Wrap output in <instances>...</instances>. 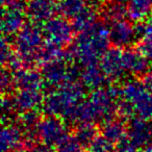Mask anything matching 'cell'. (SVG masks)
Masks as SVG:
<instances>
[{
  "instance_id": "13",
  "label": "cell",
  "mask_w": 152,
  "mask_h": 152,
  "mask_svg": "<svg viewBox=\"0 0 152 152\" xmlns=\"http://www.w3.org/2000/svg\"><path fill=\"white\" fill-rule=\"evenodd\" d=\"M85 1L90 7L94 10H98L106 7V3H107L108 0H85Z\"/></svg>"
},
{
  "instance_id": "2",
  "label": "cell",
  "mask_w": 152,
  "mask_h": 152,
  "mask_svg": "<svg viewBox=\"0 0 152 152\" xmlns=\"http://www.w3.org/2000/svg\"><path fill=\"white\" fill-rule=\"evenodd\" d=\"M74 31L75 29L71 22L61 16H55L43 26V34L47 43H50L56 47L71 42Z\"/></svg>"
},
{
  "instance_id": "5",
  "label": "cell",
  "mask_w": 152,
  "mask_h": 152,
  "mask_svg": "<svg viewBox=\"0 0 152 152\" xmlns=\"http://www.w3.org/2000/svg\"><path fill=\"white\" fill-rule=\"evenodd\" d=\"M43 29L38 24H27L18 32L16 43L21 53H30L42 48Z\"/></svg>"
},
{
  "instance_id": "4",
  "label": "cell",
  "mask_w": 152,
  "mask_h": 152,
  "mask_svg": "<svg viewBox=\"0 0 152 152\" xmlns=\"http://www.w3.org/2000/svg\"><path fill=\"white\" fill-rule=\"evenodd\" d=\"M107 27L110 32V41L116 46H128L139 34L137 28L133 26L132 21L128 17L110 21Z\"/></svg>"
},
{
  "instance_id": "12",
  "label": "cell",
  "mask_w": 152,
  "mask_h": 152,
  "mask_svg": "<svg viewBox=\"0 0 152 152\" xmlns=\"http://www.w3.org/2000/svg\"><path fill=\"white\" fill-rule=\"evenodd\" d=\"M92 152H110L108 148V143L105 140H101L92 143Z\"/></svg>"
},
{
  "instance_id": "14",
  "label": "cell",
  "mask_w": 152,
  "mask_h": 152,
  "mask_svg": "<svg viewBox=\"0 0 152 152\" xmlns=\"http://www.w3.org/2000/svg\"><path fill=\"white\" fill-rule=\"evenodd\" d=\"M128 0H115V2L121 3V4H125V2H127Z\"/></svg>"
},
{
  "instance_id": "9",
  "label": "cell",
  "mask_w": 152,
  "mask_h": 152,
  "mask_svg": "<svg viewBox=\"0 0 152 152\" xmlns=\"http://www.w3.org/2000/svg\"><path fill=\"white\" fill-rule=\"evenodd\" d=\"M96 10L92 9L88 5L78 16H76L71 21L74 29L78 31H85V30L91 28L93 25H95L96 22Z\"/></svg>"
},
{
  "instance_id": "7",
  "label": "cell",
  "mask_w": 152,
  "mask_h": 152,
  "mask_svg": "<svg viewBox=\"0 0 152 152\" xmlns=\"http://www.w3.org/2000/svg\"><path fill=\"white\" fill-rule=\"evenodd\" d=\"M127 17L139 22L147 19L152 12V0H128L126 2Z\"/></svg>"
},
{
  "instance_id": "10",
  "label": "cell",
  "mask_w": 152,
  "mask_h": 152,
  "mask_svg": "<svg viewBox=\"0 0 152 152\" xmlns=\"http://www.w3.org/2000/svg\"><path fill=\"white\" fill-rule=\"evenodd\" d=\"M140 52L144 57L152 61V34L143 37L140 45Z\"/></svg>"
},
{
  "instance_id": "6",
  "label": "cell",
  "mask_w": 152,
  "mask_h": 152,
  "mask_svg": "<svg viewBox=\"0 0 152 152\" xmlns=\"http://www.w3.org/2000/svg\"><path fill=\"white\" fill-rule=\"evenodd\" d=\"M57 13V2L54 0H28L26 2L27 18L34 24L48 22Z\"/></svg>"
},
{
  "instance_id": "8",
  "label": "cell",
  "mask_w": 152,
  "mask_h": 152,
  "mask_svg": "<svg viewBox=\"0 0 152 152\" xmlns=\"http://www.w3.org/2000/svg\"><path fill=\"white\" fill-rule=\"evenodd\" d=\"M87 7L88 4L85 0H58L57 13L59 14V16L72 21Z\"/></svg>"
},
{
  "instance_id": "3",
  "label": "cell",
  "mask_w": 152,
  "mask_h": 152,
  "mask_svg": "<svg viewBox=\"0 0 152 152\" xmlns=\"http://www.w3.org/2000/svg\"><path fill=\"white\" fill-rule=\"evenodd\" d=\"M27 18L26 2L21 0H14L13 2L5 5L2 15V30L7 34L19 32L25 26Z\"/></svg>"
},
{
  "instance_id": "11",
  "label": "cell",
  "mask_w": 152,
  "mask_h": 152,
  "mask_svg": "<svg viewBox=\"0 0 152 152\" xmlns=\"http://www.w3.org/2000/svg\"><path fill=\"white\" fill-rule=\"evenodd\" d=\"M139 32H141L142 37L151 36L152 34V12L149 15V17L146 19V21H145V23L143 24V26L139 29Z\"/></svg>"
},
{
  "instance_id": "1",
  "label": "cell",
  "mask_w": 152,
  "mask_h": 152,
  "mask_svg": "<svg viewBox=\"0 0 152 152\" xmlns=\"http://www.w3.org/2000/svg\"><path fill=\"white\" fill-rule=\"evenodd\" d=\"M108 41V27L96 23L89 29L81 31L75 42V50L79 56L91 59L105 50Z\"/></svg>"
}]
</instances>
